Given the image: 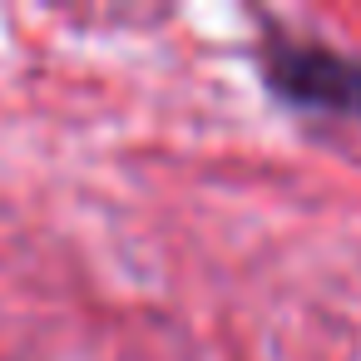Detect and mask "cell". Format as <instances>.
Wrapping results in <instances>:
<instances>
[{
	"label": "cell",
	"instance_id": "obj_1",
	"mask_svg": "<svg viewBox=\"0 0 361 361\" xmlns=\"http://www.w3.org/2000/svg\"><path fill=\"white\" fill-rule=\"evenodd\" d=\"M262 85L292 109H326L361 119V60L336 55L326 45H297L287 35L262 40Z\"/></svg>",
	"mask_w": 361,
	"mask_h": 361
}]
</instances>
